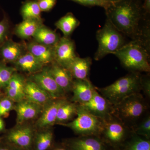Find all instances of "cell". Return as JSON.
I'll use <instances>...</instances> for the list:
<instances>
[{
  "label": "cell",
  "mask_w": 150,
  "mask_h": 150,
  "mask_svg": "<svg viewBox=\"0 0 150 150\" xmlns=\"http://www.w3.org/2000/svg\"><path fill=\"white\" fill-rule=\"evenodd\" d=\"M131 131L138 136L148 139H150V115H147L143 118L139 123L133 127Z\"/></svg>",
  "instance_id": "4dcf8cb0"
},
{
  "label": "cell",
  "mask_w": 150,
  "mask_h": 150,
  "mask_svg": "<svg viewBox=\"0 0 150 150\" xmlns=\"http://www.w3.org/2000/svg\"><path fill=\"white\" fill-rule=\"evenodd\" d=\"M85 6H100L105 9L111 3L104 0H69Z\"/></svg>",
  "instance_id": "d6a6232c"
},
{
  "label": "cell",
  "mask_w": 150,
  "mask_h": 150,
  "mask_svg": "<svg viewBox=\"0 0 150 150\" xmlns=\"http://www.w3.org/2000/svg\"><path fill=\"white\" fill-rule=\"evenodd\" d=\"M54 62L67 69L78 56L76 53L74 42L69 37H61L54 46Z\"/></svg>",
  "instance_id": "8fae6325"
},
{
  "label": "cell",
  "mask_w": 150,
  "mask_h": 150,
  "mask_svg": "<svg viewBox=\"0 0 150 150\" xmlns=\"http://www.w3.org/2000/svg\"><path fill=\"white\" fill-rule=\"evenodd\" d=\"M17 70L15 67H8L0 61V88L4 89Z\"/></svg>",
  "instance_id": "f546056e"
},
{
  "label": "cell",
  "mask_w": 150,
  "mask_h": 150,
  "mask_svg": "<svg viewBox=\"0 0 150 150\" xmlns=\"http://www.w3.org/2000/svg\"><path fill=\"white\" fill-rule=\"evenodd\" d=\"M9 25L7 19L5 17L0 21V47L7 40Z\"/></svg>",
  "instance_id": "836d02e7"
},
{
  "label": "cell",
  "mask_w": 150,
  "mask_h": 150,
  "mask_svg": "<svg viewBox=\"0 0 150 150\" xmlns=\"http://www.w3.org/2000/svg\"><path fill=\"white\" fill-rule=\"evenodd\" d=\"M54 146V134L50 128L35 132L33 150H51Z\"/></svg>",
  "instance_id": "603a6c76"
},
{
  "label": "cell",
  "mask_w": 150,
  "mask_h": 150,
  "mask_svg": "<svg viewBox=\"0 0 150 150\" xmlns=\"http://www.w3.org/2000/svg\"><path fill=\"white\" fill-rule=\"evenodd\" d=\"M24 47L11 40H6L0 47V58L4 63H14L25 53Z\"/></svg>",
  "instance_id": "44dd1931"
},
{
  "label": "cell",
  "mask_w": 150,
  "mask_h": 150,
  "mask_svg": "<svg viewBox=\"0 0 150 150\" xmlns=\"http://www.w3.org/2000/svg\"><path fill=\"white\" fill-rule=\"evenodd\" d=\"M16 70L33 74L41 71L44 66L28 51L25 52L13 63Z\"/></svg>",
  "instance_id": "ffe728a7"
},
{
  "label": "cell",
  "mask_w": 150,
  "mask_h": 150,
  "mask_svg": "<svg viewBox=\"0 0 150 150\" xmlns=\"http://www.w3.org/2000/svg\"><path fill=\"white\" fill-rule=\"evenodd\" d=\"M1 141H2V138H1V137H0V143H1Z\"/></svg>",
  "instance_id": "ee69618b"
},
{
  "label": "cell",
  "mask_w": 150,
  "mask_h": 150,
  "mask_svg": "<svg viewBox=\"0 0 150 150\" xmlns=\"http://www.w3.org/2000/svg\"><path fill=\"white\" fill-rule=\"evenodd\" d=\"M25 81L22 75L16 72L4 89L5 96L14 103L19 102L25 99Z\"/></svg>",
  "instance_id": "e0dca14e"
},
{
  "label": "cell",
  "mask_w": 150,
  "mask_h": 150,
  "mask_svg": "<svg viewBox=\"0 0 150 150\" xmlns=\"http://www.w3.org/2000/svg\"><path fill=\"white\" fill-rule=\"evenodd\" d=\"M114 55L130 72H150V52L137 40H131L126 43Z\"/></svg>",
  "instance_id": "3957f363"
},
{
  "label": "cell",
  "mask_w": 150,
  "mask_h": 150,
  "mask_svg": "<svg viewBox=\"0 0 150 150\" xmlns=\"http://www.w3.org/2000/svg\"><path fill=\"white\" fill-rule=\"evenodd\" d=\"M38 6L42 11H48L56 5L57 0H37Z\"/></svg>",
  "instance_id": "d590c367"
},
{
  "label": "cell",
  "mask_w": 150,
  "mask_h": 150,
  "mask_svg": "<svg viewBox=\"0 0 150 150\" xmlns=\"http://www.w3.org/2000/svg\"><path fill=\"white\" fill-rule=\"evenodd\" d=\"M16 103L14 109L16 111L17 124H22L37 118L41 114L44 108L25 99Z\"/></svg>",
  "instance_id": "5bb4252c"
},
{
  "label": "cell",
  "mask_w": 150,
  "mask_h": 150,
  "mask_svg": "<svg viewBox=\"0 0 150 150\" xmlns=\"http://www.w3.org/2000/svg\"><path fill=\"white\" fill-rule=\"evenodd\" d=\"M104 1H106L108 2L113 3L116 2L118 1L119 0H104Z\"/></svg>",
  "instance_id": "60d3db41"
},
{
  "label": "cell",
  "mask_w": 150,
  "mask_h": 150,
  "mask_svg": "<svg viewBox=\"0 0 150 150\" xmlns=\"http://www.w3.org/2000/svg\"><path fill=\"white\" fill-rule=\"evenodd\" d=\"M79 105L88 112L105 121L113 116L112 105L98 92L96 88L90 100Z\"/></svg>",
  "instance_id": "30bf717a"
},
{
  "label": "cell",
  "mask_w": 150,
  "mask_h": 150,
  "mask_svg": "<svg viewBox=\"0 0 150 150\" xmlns=\"http://www.w3.org/2000/svg\"><path fill=\"white\" fill-rule=\"evenodd\" d=\"M92 60L90 57L81 58L77 56L67 68L74 79H88Z\"/></svg>",
  "instance_id": "7402d4cb"
},
{
  "label": "cell",
  "mask_w": 150,
  "mask_h": 150,
  "mask_svg": "<svg viewBox=\"0 0 150 150\" xmlns=\"http://www.w3.org/2000/svg\"><path fill=\"white\" fill-rule=\"evenodd\" d=\"M4 96V94L1 91V89L0 88V96Z\"/></svg>",
  "instance_id": "7bdbcfd3"
},
{
  "label": "cell",
  "mask_w": 150,
  "mask_h": 150,
  "mask_svg": "<svg viewBox=\"0 0 150 150\" xmlns=\"http://www.w3.org/2000/svg\"><path fill=\"white\" fill-rule=\"evenodd\" d=\"M141 0H119L105 9L106 19L123 35L137 40L150 16L145 15Z\"/></svg>",
  "instance_id": "6da1fadb"
},
{
  "label": "cell",
  "mask_w": 150,
  "mask_h": 150,
  "mask_svg": "<svg viewBox=\"0 0 150 150\" xmlns=\"http://www.w3.org/2000/svg\"><path fill=\"white\" fill-rule=\"evenodd\" d=\"M78 104L67 100L60 106L57 113L56 124H64L76 116Z\"/></svg>",
  "instance_id": "4316f807"
},
{
  "label": "cell",
  "mask_w": 150,
  "mask_h": 150,
  "mask_svg": "<svg viewBox=\"0 0 150 150\" xmlns=\"http://www.w3.org/2000/svg\"><path fill=\"white\" fill-rule=\"evenodd\" d=\"M43 25L42 19H27L17 25L15 33L23 39L33 37L38 28Z\"/></svg>",
  "instance_id": "cb8c5ba5"
},
{
  "label": "cell",
  "mask_w": 150,
  "mask_h": 150,
  "mask_svg": "<svg viewBox=\"0 0 150 150\" xmlns=\"http://www.w3.org/2000/svg\"><path fill=\"white\" fill-rule=\"evenodd\" d=\"M33 38L35 42L51 47H54L61 38L55 31L49 29L43 24L38 28Z\"/></svg>",
  "instance_id": "d4e9b609"
},
{
  "label": "cell",
  "mask_w": 150,
  "mask_h": 150,
  "mask_svg": "<svg viewBox=\"0 0 150 150\" xmlns=\"http://www.w3.org/2000/svg\"><path fill=\"white\" fill-rule=\"evenodd\" d=\"M141 75L140 73L130 72L110 85L96 90L112 105H114L126 97L140 92L142 91Z\"/></svg>",
  "instance_id": "277c9868"
},
{
  "label": "cell",
  "mask_w": 150,
  "mask_h": 150,
  "mask_svg": "<svg viewBox=\"0 0 150 150\" xmlns=\"http://www.w3.org/2000/svg\"><path fill=\"white\" fill-rule=\"evenodd\" d=\"M29 80L35 83L53 99L65 98L66 93L57 84L47 68L44 67L40 71L30 75Z\"/></svg>",
  "instance_id": "9c48e42d"
},
{
  "label": "cell",
  "mask_w": 150,
  "mask_h": 150,
  "mask_svg": "<svg viewBox=\"0 0 150 150\" xmlns=\"http://www.w3.org/2000/svg\"><path fill=\"white\" fill-rule=\"evenodd\" d=\"M14 102L7 97L3 96L0 99V117H6L14 109Z\"/></svg>",
  "instance_id": "1f68e13d"
},
{
  "label": "cell",
  "mask_w": 150,
  "mask_h": 150,
  "mask_svg": "<svg viewBox=\"0 0 150 150\" xmlns=\"http://www.w3.org/2000/svg\"><path fill=\"white\" fill-rule=\"evenodd\" d=\"M80 21L71 13H68L59 19L56 23V28L61 30L64 36L69 37L80 25Z\"/></svg>",
  "instance_id": "484cf974"
},
{
  "label": "cell",
  "mask_w": 150,
  "mask_h": 150,
  "mask_svg": "<svg viewBox=\"0 0 150 150\" xmlns=\"http://www.w3.org/2000/svg\"><path fill=\"white\" fill-rule=\"evenodd\" d=\"M148 108L142 94H132L112 105V115L131 129L145 114Z\"/></svg>",
  "instance_id": "7a4b0ae2"
},
{
  "label": "cell",
  "mask_w": 150,
  "mask_h": 150,
  "mask_svg": "<svg viewBox=\"0 0 150 150\" xmlns=\"http://www.w3.org/2000/svg\"><path fill=\"white\" fill-rule=\"evenodd\" d=\"M67 100L66 98L53 99L45 105L35 122L36 129L38 130L49 129V127L56 124L59 108Z\"/></svg>",
  "instance_id": "4fadbf2b"
},
{
  "label": "cell",
  "mask_w": 150,
  "mask_h": 150,
  "mask_svg": "<svg viewBox=\"0 0 150 150\" xmlns=\"http://www.w3.org/2000/svg\"><path fill=\"white\" fill-rule=\"evenodd\" d=\"M120 148L122 150H150V140L132 132Z\"/></svg>",
  "instance_id": "83f0119b"
},
{
  "label": "cell",
  "mask_w": 150,
  "mask_h": 150,
  "mask_svg": "<svg viewBox=\"0 0 150 150\" xmlns=\"http://www.w3.org/2000/svg\"><path fill=\"white\" fill-rule=\"evenodd\" d=\"M122 150L121 149V148H110V150Z\"/></svg>",
  "instance_id": "b9f144b4"
},
{
  "label": "cell",
  "mask_w": 150,
  "mask_h": 150,
  "mask_svg": "<svg viewBox=\"0 0 150 150\" xmlns=\"http://www.w3.org/2000/svg\"><path fill=\"white\" fill-rule=\"evenodd\" d=\"M35 132L30 125L18 124L1 138L2 142L19 150H33Z\"/></svg>",
  "instance_id": "ba28073f"
},
{
  "label": "cell",
  "mask_w": 150,
  "mask_h": 150,
  "mask_svg": "<svg viewBox=\"0 0 150 150\" xmlns=\"http://www.w3.org/2000/svg\"><path fill=\"white\" fill-rule=\"evenodd\" d=\"M63 144L71 150H109L110 148L96 136H79L65 140Z\"/></svg>",
  "instance_id": "7c38bea8"
},
{
  "label": "cell",
  "mask_w": 150,
  "mask_h": 150,
  "mask_svg": "<svg viewBox=\"0 0 150 150\" xmlns=\"http://www.w3.org/2000/svg\"><path fill=\"white\" fill-rule=\"evenodd\" d=\"M3 96H0V99H1V98H2V97H3Z\"/></svg>",
  "instance_id": "f6af8a7d"
},
{
  "label": "cell",
  "mask_w": 150,
  "mask_h": 150,
  "mask_svg": "<svg viewBox=\"0 0 150 150\" xmlns=\"http://www.w3.org/2000/svg\"><path fill=\"white\" fill-rule=\"evenodd\" d=\"M51 64L47 70L57 84L66 93L71 91L74 79L69 70L55 62Z\"/></svg>",
  "instance_id": "2e32d148"
},
{
  "label": "cell",
  "mask_w": 150,
  "mask_h": 150,
  "mask_svg": "<svg viewBox=\"0 0 150 150\" xmlns=\"http://www.w3.org/2000/svg\"><path fill=\"white\" fill-rule=\"evenodd\" d=\"M132 133L130 128L113 116L104 121L100 137L110 147L120 148Z\"/></svg>",
  "instance_id": "52a82bcc"
},
{
  "label": "cell",
  "mask_w": 150,
  "mask_h": 150,
  "mask_svg": "<svg viewBox=\"0 0 150 150\" xmlns=\"http://www.w3.org/2000/svg\"><path fill=\"white\" fill-rule=\"evenodd\" d=\"M141 90L143 91L145 95L150 97V78L149 75H141Z\"/></svg>",
  "instance_id": "e575fe53"
},
{
  "label": "cell",
  "mask_w": 150,
  "mask_h": 150,
  "mask_svg": "<svg viewBox=\"0 0 150 150\" xmlns=\"http://www.w3.org/2000/svg\"><path fill=\"white\" fill-rule=\"evenodd\" d=\"M141 1H143V0H141Z\"/></svg>",
  "instance_id": "bcb514c9"
},
{
  "label": "cell",
  "mask_w": 150,
  "mask_h": 150,
  "mask_svg": "<svg viewBox=\"0 0 150 150\" xmlns=\"http://www.w3.org/2000/svg\"><path fill=\"white\" fill-rule=\"evenodd\" d=\"M124 36L106 19L102 28L96 32L98 45L95 60L99 61L108 54H115L126 43Z\"/></svg>",
  "instance_id": "5b68a950"
},
{
  "label": "cell",
  "mask_w": 150,
  "mask_h": 150,
  "mask_svg": "<svg viewBox=\"0 0 150 150\" xmlns=\"http://www.w3.org/2000/svg\"><path fill=\"white\" fill-rule=\"evenodd\" d=\"M41 12L37 0L26 1L22 6L21 13L23 20L42 19Z\"/></svg>",
  "instance_id": "f1b7e54d"
},
{
  "label": "cell",
  "mask_w": 150,
  "mask_h": 150,
  "mask_svg": "<svg viewBox=\"0 0 150 150\" xmlns=\"http://www.w3.org/2000/svg\"><path fill=\"white\" fill-rule=\"evenodd\" d=\"M142 8L146 16H150V0H143Z\"/></svg>",
  "instance_id": "8d00e7d4"
},
{
  "label": "cell",
  "mask_w": 150,
  "mask_h": 150,
  "mask_svg": "<svg viewBox=\"0 0 150 150\" xmlns=\"http://www.w3.org/2000/svg\"><path fill=\"white\" fill-rule=\"evenodd\" d=\"M25 99L44 106L51 102L53 98L30 80H26L25 85Z\"/></svg>",
  "instance_id": "ac0fdd59"
},
{
  "label": "cell",
  "mask_w": 150,
  "mask_h": 150,
  "mask_svg": "<svg viewBox=\"0 0 150 150\" xmlns=\"http://www.w3.org/2000/svg\"><path fill=\"white\" fill-rule=\"evenodd\" d=\"M104 121L88 112L78 104L76 117L71 121L61 125L70 128L79 136L100 137Z\"/></svg>",
  "instance_id": "8992f818"
},
{
  "label": "cell",
  "mask_w": 150,
  "mask_h": 150,
  "mask_svg": "<svg viewBox=\"0 0 150 150\" xmlns=\"http://www.w3.org/2000/svg\"><path fill=\"white\" fill-rule=\"evenodd\" d=\"M26 48L28 51L44 66L54 62V47L46 46L33 41L28 43Z\"/></svg>",
  "instance_id": "d6986e66"
},
{
  "label": "cell",
  "mask_w": 150,
  "mask_h": 150,
  "mask_svg": "<svg viewBox=\"0 0 150 150\" xmlns=\"http://www.w3.org/2000/svg\"><path fill=\"white\" fill-rule=\"evenodd\" d=\"M95 87L88 79H74L71 91L73 96L72 102L82 104L90 100L93 96Z\"/></svg>",
  "instance_id": "9a60e30c"
},
{
  "label": "cell",
  "mask_w": 150,
  "mask_h": 150,
  "mask_svg": "<svg viewBox=\"0 0 150 150\" xmlns=\"http://www.w3.org/2000/svg\"><path fill=\"white\" fill-rule=\"evenodd\" d=\"M5 129L4 121L3 120V118L0 117V133L4 132Z\"/></svg>",
  "instance_id": "ab89813d"
},
{
  "label": "cell",
  "mask_w": 150,
  "mask_h": 150,
  "mask_svg": "<svg viewBox=\"0 0 150 150\" xmlns=\"http://www.w3.org/2000/svg\"><path fill=\"white\" fill-rule=\"evenodd\" d=\"M51 150H71L62 143V144L55 145Z\"/></svg>",
  "instance_id": "f35d334b"
},
{
  "label": "cell",
  "mask_w": 150,
  "mask_h": 150,
  "mask_svg": "<svg viewBox=\"0 0 150 150\" xmlns=\"http://www.w3.org/2000/svg\"><path fill=\"white\" fill-rule=\"evenodd\" d=\"M0 150H19L12 146L2 142L0 143Z\"/></svg>",
  "instance_id": "74e56055"
}]
</instances>
